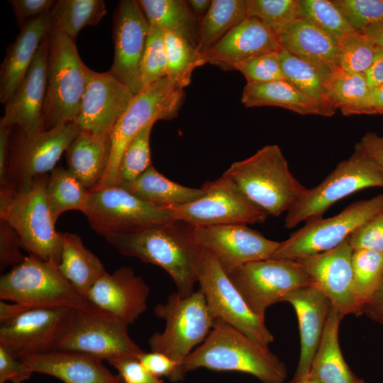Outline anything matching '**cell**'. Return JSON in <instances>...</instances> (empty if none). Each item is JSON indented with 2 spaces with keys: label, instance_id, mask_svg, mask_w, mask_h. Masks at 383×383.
Returning <instances> with one entry per match:
<instances>
[{
  "label": "cell",
  "instance_id": "d590c367",
  "mask_svg": "<svg viewBox=\"0 0 383 383\" xmlns=\"http://www.w3.org/2000/svg\"><path fill=\"white\" fill-rule=\"evenodd\" d=\"M247 18L245 0H212L200 23L197 52L209 51Z\"/></svg>",
  "mask_w": 383,
  "mask_h": 383
},
{
  "label": "cell",
  "instance_id": "03108f58",
  "mask_svg": "<svg viewBox=\"0 0 383 383\" xmlns=\"http://www.w3.org/2000/svg\"><path fill=\"white\" fill-rule=\"evenodd\" d=\"M288 383H317L309 377V376L305 375L301 377H294L293 379Z\"/></svg>",
  "mask_w": 383,
  "mask_h": 383
},
{
  "label": "cell",
  "instance_id": "b9f144b4",
  "mask_svg": "<svg viewBox=\"0 0 383 383\" xmlns=\"http://www.w3.org/2000/svg\"><path fill=\"white\" fill-rule=\"evenodd\" d=\"M248 17L255 18L279 36L302 18L300 0H245Z\"/></svg>",
  "mask_w": 383,
  "mask_h": 383
},
{
  "label": "cell",
  "instance_id": "8fae6325",
  "mask_svg": "<svg viewBox=\"0 0 383 383\" xmlns=\"http://www.w3.org/2000/svg\"><path fill=\"white\" fill-rule=\"evenodd\" d=\"M82 212L91 228L104 238L172 221L167 209L155 206L117 185L90 191Z\"/></svg>",
  "mask_w": 383,
  "mask_h": 383
},
{
  "label": "cell",
  "instance_id": "277c9868",
  "mask_svg": "<svg viewBox=\"0 0 383 383\" xmlns=\"http://www.w3.org/2000/svg\"><path fill=\"white\" fill-rule=\"evenodd\" d=\"M48 175L34 179L28 188L1 187L0 218L16 231L28 255L59 265L62 250L46 196Z\"/></svg>",
  "mask_w": 383,
  "mask_h": 383
},
{
  "label": "cell",
  "instance_id": "ba28073f",
  "mask_svg": "<svg viewBox=\"0 0 383 383\" xmlns=\"http://www.w3.org/2000/svg\"><path fill=\"white\" fill-rule=\"evenodd\" d=\"M154 313L165 321V328L149 338L151 351L168 356L182 368L192 348L206 339L216 320L200 289L187 296L172 293L165 303L155 306Z\"/></svg>",
  "mask_w": 383,
  "mask_h": 383
},
{
  "label": "cell",
  "instance_id": "52a82bcc",
  "mask_svg": "<svg viewBox=\"0 0 383 383\" xmlns=\"http://www.w3.org/2000/svg\"><path fill=\"white\" fill-rule=\"evenodd\" d=\"M184 96V89L167 77L144 87L134 96L109 135V161L104 176L93 190L116 185L120 160L129 143L147 126L175 118Z\"/></svg>",
  "mask_w": 383,
  "mask_h": 383
},
{
  "label": "cell",
  "instance_id": "8992f818",
  "mask_svg": "<svg viewBox=\"0 0 383 383\" xmlns=\"http://www.w3.org/2000/svg\"><path fill=\"white\" fill-rule=\"evenodd\" d=\"M0 299L30 307L101 311L77 291L57 265L33 255L1 277Z\"/></svg>",
  "mask_w": 383,
  "mask_h": 383
},
{
  "label": "cell",
  "instance_id": "11a10c76",
  "mask_svg": "<svg viewBox=\"0 0 383 383\" xmlns=\"http://www.w3.org/2000/svg\"><path fill=\"white\" fill-rule=\"evenodd\" d=\"M57 1L53 0H11L9 3L17 18L20 28L30 21L51 11Z\"/></svg>",
  "mask_w": 383,
  "mask_h": 383
},
{
  "label": "cell",
  "instance_id": "484cf974",
  "mask_svg": "<svg viewBox=\"0 0 383 383\" xmlns=\"http://www.w3.org/2000/svg\"><path fill=\"white\" fill-rule=\"evenodd\" d=\"M33 372L48 374L64 383H123L94 356L72 351L55 350L23 357Z\"/></svg>",
  "mask_w": 383,
  "mask_h": 383
},
{
  "label": "cell",
  "instance_id": "94428289",
  "mask_svg": "<svg viewBox=\"0 0 383 383\" xmlns=\"http://www.w3.org/2000/svg\"><path fill=\"white\" fill-rule=\"evenodd\" d=\"M32 308L30 306L13 302L8 304L5 301H0V323L12 319L27 309Z\"/></svg>",
  "mask_w": 383,
  "mask_h": 383
},
{
  "label": "cell",
  "instance_id": "2e32d148",
  "mask_svg": "<svg viewBox=\"0 0 383 383\" xmlns=\"http://www.w3.org/2000/svg\"><path fill=\"white\" fill-rule=\"evenodd\" d=\"M197 282L216 319H221L262 345L268 347L273 342L265 320L252 312L214 255L204 248Z\"/></svg>",
  "mask_w": 383,
  "mask_h": 383
},
{
  "label": "cell",
  "instance_id": "7c38bea8",
  "mask_svg": "<svg viewBox=\"0 0 383 383\" xmlns=\"http://www.w3.org/2000/svg\"><path fill=\"white\" fill-rule=\"evenodd\" d=\"M227 274L252 312L264 320L269 306L313 283L296 260L287 259L250 262Z\"/></svg>",
  "mask_w": 383,
  "mask_h": 383
},
{
  "label": "cell",
  "instance_id": "680465c9",
  "mask_svg": "<svg viewBox=\"0 0 383 383\" xmlns=\"http://www.w3.org/2000/svg\"><path fill=\"white\" fill-rule=\"evenodd\" d=\"M362 313L372 320L383 325V277L376 292L364 305Z\"/></svg>",
  "mask_w": 383,
  "mask_h": 383
},
{
  "label": "cell",
  "instance_id": "7a4b0ae2",
  "mask_svg": "<svg viewBox=\"0 0 383 383\" xmlns=\"http://www.w3.org/2000/svg\"><path fill=\"white\" fill-rule=\"evenodd\" d=\"M199 368L245 372L262 383H283L287 374L284 364L268 347L219 318L182 365L184 374Z\"/></svg>",
  "mask_w": 383,
  "mask_h": 383
},
{
  "label": "cell",
  "instance_id": "8d00e7d4",
  "mask_svg": "<svg viewBox=\"0 0 383 383\" xmlns=\"http://www.w3.org/2000/svg\"><path fill=\"white\" fill-rule=\"evenodd\" d=\"M279 55L286 79L335 113L327 98V84L333 70L301 59L283 48Z\"/></svg>",
  "mask_w": 383,
  "mask_h": 383
},
{
  "label": "cell",
  "instance_id": "f5cc1de1",
  "mask_svg": "<svg viewBox=\"0 0 383 383\" xmlns=\"http://www.w3.org/2000/svg\"><path fill=\"white\" fill-rule=\"evenodd\" d=\"M110 364L117 370L123 383H163L161 378L152 375L147 370L138 357H123Z\"/></svg>",
  "mask_w": 383,
  "mask_h": 383
},
{
  "label": "cell",
  "instance_id": "e575fe53",
  "mask_svg": "<svg viewBox=\"0 0 383 383\" xmlns=\"http://www.w3.org/2000/svg\"><path fill=\"white\" fill-rule=\"evenodd\" d=\"M327 98L332 107L345 116L376 114L365 74L335 67L328 79Z\"/></svg>",
  "mask_w": 383,
  "mask_h": 383
},
{
  "label": "cell",
  "instance_id": "4316f807",
  "mask_svg": "<svg viewBox=\"0 0 383 383\" xmlns=\"http://www.w3.org/2000/svg\"><path fill=\"white\" fill-rule=\"evenodd\" d=\"M54 8L49 13L21 27L10 45L0 70V101L5 104L26 76L36 52L53 21Z\"/></svg>",
  "mask_w": 383,
  "mask_h": 383
},
{
  "label": "cell",
  "instance_id": "ab89813d",
  "mask_svg": "<svg viewBox=\"0 0 383 383\" xmlns=\"http://www.w3.org/2000/svg\"><path fill=\"white\" fill-rule=\"evenodd\" d=\"M353 293L362 311L383 277V255L374 251H353Z\"/></svg>",
  "mask_w": 383,
  "mask_h": 383
},
{
  "label": "cell",
  "instance_id": "91938a15",
  "mask_svg": "<svg viewBox=\"0 0 383 383\" xmlns=\"http://www.w3.org/2000/svg\"><path fill=\"white\" fill-rule=\"evenodd\" d=\"M365 74L370 87L383 84V48L377 46L373 63Z\"/></svg>",
  "mask_w": 383,
  "mask_h": 383
},
{
  "label": "cell",
  "instance_id": "4fadbf2b",
  "mask_svg": "<svg viewBox=\"0 0 383 383\" xmlns=\"http://www.w3.org/2000/svg\"><path fill=\"white\" fill-rule=\"evenodd\" d=\"M80 131L74 122L31 133L20 131L9 148L7 186L23 189L52 172Z\"/></svg>",
  "mask_w": 383,
  "mask_h": 383
},
{
  "label": "cell",
  "instance_id": "ffe728a7",
  "mask_svg": "<svg viewBox=\"0 0 383 383\" xmlns=\"http://www.w3.org/2000/svg\"><path fill=\"white\" fill-rule=\"evenodd\" d=\"M135 94L109 71L89 69L79 114L74 123L81 131L109 135Z\"/></svg>",
  "mask_w": 383,
  "mask_h": 383
},
{
  "label": "cell",
  "instance_id": "836d02e7",
  "mask_svg": "<svg viewBox=\"0 0 383 383\" xmlns=\"http://www.w3.org/2000/svg\"><path fill=\"white\" fill-rule=\"evenodd\" d=\"M138 3L150 26L179 35L196 49L200 21L184 0H139Z\"/></svg>",
  "mask_w": 383,
  "mask_h": 383
},
{
  "label": "cell",
  "instance_id": "7dc6e473",
  "mask_svg": "<svg viewBox=\"0 0 383 383\" xmlns=\"http://www.w3.org/2000/svg\"><path fill=\"white\" fill-rule=\"evenodd\" d=\"M352 28L365 30L383 23V0H333Z\"/></svg>",
  "mask_w": 383,
  "mask_h": 383
},
{
  "label": "cell",
  "instance_id": "5bb4252c",
  "mask_svg": "<svg viewBox=\"0 0 383 383\" xmlns=\"http://www.w3.org/2000/svg\"><path fill=\"white\" fill-rule=\"evenodd\" d=\"M128 324L103 311L75 310L57 350L78 352L107 360L139 357L143 351L130 337Z\"/></svg>",
  "mask_w": 383,
  "mask_h": 383
},
{
  "label": "cell",
  "instance_id": "f907efd6",
  "mask_svg": "<svg viewBox=\"0 0 383 383\" xmlns=\"http://www.w3.org/2000/svg\"><path fill=\"white\" fill-rule=\"evenodd\" d=\"M22 243L16 231L5 220L0 218V267H13L21 263L25 257Z\"/></svg>",
  "mask_w": 383,
  "mask_h": 383
},
{
  "label": "cell",
  "instance_id": "e7e4bbea",
  "mask_svg": "<svg viewBox=\"0 0 383 383\" xmlns=\"http://www.w3.org/2000/svg\"><path fill=\"white\" fill-rule=\"evenodd\" d=\"M362 33L369 36L377 46L383 48V23Z\"/></svg>",
  "mask_w": 383,
  "mask_h": 383
},
{
  "label": "cell",
  "instance_id": "d6986e66",
  "mask_svg": "<svg viewBox=\"0 0 383 383\" xmlns=\"http://www.w3.org/2000/svg\"><path fill=\"white\" fill-rule=\"evenodd\" d=\"M194 230L198 243L214 255L226 274L246 263L271 258L279 245L247 225L194 226Z\"/></svg>",
  "mask_w": 383,
  "mask_h": 383
},
{
  "label": "cell",
  "instance_id": "9f6ffc18",
  "mask_svg": "<svg viewBox=\"0 0 383 383\" xmlns=\"http://www.w3.org/2000/svg\"><path fill=\"white\" fill-rule=\"evenodd\" d=\"M355 150L372 160L383 174V135L366 133L356 143Z\"/></svg>",
  "mask_w": 383,
  "mask_h": 383
},
{
  "label": "cell",
  "instance_id": "44dd1931",
  "mask_svg": "<svg viewBox=\"0 0 383 383\" xmlns=\"http://www.w3.org/2000/svg\"><path fill=\"white\" fill-rule=\"evenodd\" d=\"M352 255L346 240L332 250L296 260L343 317L362 313L353 293Z\"/></svg>",
  "mask_w": 383,
  "mask_h": 383
},
{
  "label": "cell",
  "instance_id": "f546056e",
  "mask_svg": "<svg viewBox=\"0 0 383 383\" xmlns=\"http://www.w3.org/2000/svg\"><path fill=\"white\" fill-rule=\"evenodd\" d=\"M343 318L332 306L308 374L317 383H364L350 370L340 350L338 331Z\"/></svg>",
  "mask_w": 383,
  "mask_h": 383
},
{
  "label": "cell",
  "instance_id": "60d3db41",
  "mask_svg": "<svg viewBox=\"0 0 383 383\" xmlns=\"http://www.w3.org/2000/svg\"><path fill=\"white\" fill-rule=\"evenodd\" d=\"M165 43L167 77L184 89L190 84L195 68L203 65L201 55L185 39L175 33L165 32Z\"/></svg>",
  "mask_w": 383,
  "mask_h": 383
},
{
  "label": "cell",
  "instance_id": "74e56055",
  "mask_svg": "<svg viewBox=\"0 0 383 383\" xmlns=\"http://www.w3.org/2000/svg\"><path fill=\"white\" fill-rule=\"evenodd\" d=\"M90 191L74 177L67 169L55 168L48 175L46 196L55 222L65 211H82Z\"/></svg>",
  "mask_w": 383,
  "mask_h": 383
},
{
  "label": "cell",
  "instance_id": "9c48e42d",
  "mask_svg": "<svg viewBox=\"0 0 383 383\" xmlns=\"http://www.w3.org/2000/svg\"><path fill=\"white\" fill-rule=\"evenodd\" d=\"M383 188V174L369 158L355 150L317 186L305 194L287 212L284 226L292 228L302 222L322 218L339 200L361 189Z\"/></svg>",
  "mask_w": 383,
  "mask_h": 383
},
{
  "label": "cell",
  "instance_id": "f6af8a7d",
  "mask_svg": "<svg viewBox=\"0 0 383 383\" xmlns=\"http://www.w3.org/2000/svg\"><path fill=\"white\" fill-rule=\"evenodd\" d=\"M302 18L330 35L337 41L354 30L333 2L328 0H300Z\"/></svg>",
  "mask_w": 383,
  "mask_h": 383
},
{
  "label": "cell",
  "instance_id": "816d5d0a",
  "mask_svg": "<svg viewBox=\"0 0 383 383\" xmlns=\"http://www.w3.org/2000/svg\"><path fill=\"white\" fill-rule=\"evenodd\" d=\"M138 358L147 370L158 378L165 377L175 382L183 379L185 374L178 363L162 353L144 352Z\"/></svg>",
  "mask_w": 383,
  "mask_h": 383
},
{
  "label": "cell",
  "instance_id": "30bf717a",
  "mask_svg": "<svg viewBox=\"0 0 383 383\" xmlns=\"http://www.w3.org/2000/svg\"><path fill=\"white\" fill-rule=\"evenodd\" d=\"M383 211V193L355 201L338 214L306 222L282 242L271 258L296 260L332 250L362 224Z\"/></svg>",
  "mask_w": 383,
  "mask_h": 383
},
{
  "label": "cell",
  "instance_id": "7bdbcfd3",
  "mask_svg": "<svg viewBox=\"0 0 383 383\" xmlns=\"http://www.w3.org/2000/svg\"><path fill=\"white\" fill-rule=\"evenodd\" d=\"M337 62L350 72L365 74L373 63L377 45L362 32L353 30L338 40Z\"/></svg>",
  "mask_w": 383,
  "mask_h": 383
},
{
  "label": "cell",
  "instance_id": "ee69618b",
  "mask_svg": "<svg viewBox=\"0 0 383 383\" xmlns=\"http://www.w3.org/2000/svg\"><path fill=\"white\" fill-rule=\"evenodd\" d=\"M153 125L143 128L125 149L118 169L116 185L134 181L152 165L150 138Z\"/></svg>",
  "mask_w": 383,
  "mask_h": 383
},
{
  "label": "cell",
  "instance_id": "e0dca14e",
  "mask_svg": "<svg viewBox=\"0 0 383 383\" xmlns=\"http://www.w3.org/2000/svg\"><path fill=\"white\" fill-rule=\"evenodd\" d=\"M75 309L32 307L0 323V345L18 359L57 350Z\"/></svg>",
  "mask_w": 383,
  "mask_h": 383
},
{
  "label": "cell",
  "instance_id": "9a60e30c",
  "mask_svg": "<svg viewBox=\"0 0 383 383\" xmlns=\"http://www.w3.org/2000/svg\"><path fill=\"white\" fill-rule=\"evenodd\" d=\"M204 193L196 200L167 209L172 220L194 226L263 223L268 214L252 203L226 176L223 174L202 186Z\"/></svg>",
  "mask_w": 383,
  "mask_h": 383
},
{
  "label": "cell",
  "instance_id": "6da1fadb",
  "mask_svg": "<svg viewBox=\"0 0 383 383\" xmlns=\"http://www.w3.org/2000/svg\"><path fill=\"white\" fill-rule=\"evenodd\" d=\"M194 226L172 220L142 231L105 238L122 255L162 268L173 279L182 296L193 293L203 248Z\"/></svg>",
  "mask_w": 383,
  "mask_h": 383
},
{
  "label": "cell",
  "instance_id": "1f68e13d",
  "mask_svg": "<svg viewBox=\"0 0 383 383\" xmlns=\"http://www.w3.org/2000/svg\"><path fill=\"white\" fill-rule=\"evenodd\" d=\"M62 243L57 267L62 274L87 299L93 285L106 272L100 260L87 249L78 235L60 233Z\"/></svg>",
  "mask_w": 383,
  "mask_h": 383
},
{
  "label": "cell",
  "instance_id": "be15d7a7",
  "mask_svg": "<svg viewBox=\"0 0 383 383\" xmlns=\"http://www.w3.org/2000/svg\"><path fill=\"white\" fill-rule=\"evenodd\" d=\"M211 1L209 0H189L188 3L192 9L193 12L198 18V19L201 21L204 16L206 14L210 6Z\"/></svg>",
  "mask_w": 383,
  "mask_h": 383
},
{
  "label": "cell",
  "instance_id": "83f0119b",
  "mask_svg": "<svg viewBox=\"0 0 383 383\" xmlns=\"http://www.w3.org/2000/svg\"><path fill=\"white\" fill-rule=\"evenodd\" d=\"M241 102L246 107L277 106L301 115L331 116L335 113L287 79L246 83Z\"/></svg>",
  "mask_w": 383,
  "mask_h": 383
},
{
  "label": "cell",
  "instance_id": "3957f363",
  "mask_svg": "<svg viewBox=\"0 0 383 383\" xmlns=\"http://www.w3.org/2000/svg\"><path fill=\"white\" fill-rule=\"evenodd\" d=\"M255 205L268 215L290 210L308 188L292 174L277 145H267L233 162L223 173Z\"/></svg>",
  "mask_w": 383,
  "mask_h": 383
},
{
  "label": "cell",
  "instance_id": "7402d4cb",
  "mask_svg": "<svg viewBox=\"0 0 383 383\" xmlns=\"http://www.w3.org/2000/svg\"><path fill=\"white\" fill-rule=\"evenodd\" d=\"M48 34L41 42L21 84L4 104L0 123L31 133L44 130V104L47 91Z\"/></svg>",
  "mask_w": 383,
  "mask_h": 383
},
{
  "label": "cell",
  "instance_id": "db71d44e",
  "mask_svg": "<svg viewBox=\"0 0 383 383\" xmlns=\"http://www.w3.org/2000/svg\"><path fill=\"white\" fill-rule=\"evenodd\" d=\"M33 373L22 360L13 357L0 345V383H21L28 379Z\"/></svg>",
  "mask_w": 383,
  "mask_h": 383
},
{
  "label": "cell",
  "instance_id": "f1b7e54d",
  "mask_svg": "<svg viewBox=\"0 0 383 383\" xmlns=\"http://www.w3.org/2000/svg\"><path fill=\"white\" fill-rule=\"evenodd\" d=\"M65 152L67 170L91 191L106 170L111 154L110 137L80 131Z\"/></svg>",
  "mask_w": 383,
  "mask_h": 383
},
{
  "label": "cell",
  "instance_id": "6f0895ef",
  "mask_svg": "<svg viewBox=\"0 0 383 383\" xmlns=\"http://www.w3.org/2000/svg\"><path fill=\"white\" fill-rule=\"evenodd\" d=\"M12 127L0 123V184L7 186V167L9 155V136Z\"/></svg>",
  "mask_w": 383,
  "mask_h": 383
},
{
  "label": "cell",
  "instance_id": "c3c4849f",
  "mask_svg": "<svg viewBox=\"0 0 383 383\" xmlns=\"http://www.w3.org/2000/svg\"><path fill=\"white\" fill-rule=\"evenodd\" d=\"M279 52L250 58L237 65L247 83H265L286 79L282 69Z\"/></svg>",
  "mask_w": 383,
  "mask_h": 383
},
{
  "label": "cell",
  "instance_id": "bcb514c9",
  "mask_svg": "<svg viewBox=\"0 0 383 383\" xmlns=\"http://www.w3.org/2000/svg\"><path fill=\"white\" fill-rule=\"evenodd\" d=\"M141 75L143 88L167 77L165 32L157 26H150L142 60Z\"/></svg>",
  "mask_w": 383,
  "mask_h": 383
},
{
  "label": "cell",
  "instance_id": "d6a6232c",
  "mask_svg": "<svg viewBox=\"0 0 383 383\" xmlns=\"http://www.w3.org/2000/svg\"><path fill=\"white\" fill-rule=\"evenodd\" d=\"M120 186L142 200L164 209L189 204L204 193L201 187L190 188L170 180L152 165L134 181Z\"/></svg>",
  "mask_w": 383,
  "mask_h": 383
},
{
  "label": "cell",
  "instance_id": "6125c7cd",
  "mask_svg": "<svg viewBox=\"0 0 383 383\" xmlns=\"http://www.w3.org/2000/svg\"><path fill=\"white\" fill-rule=\"evenodd\" d=\"M370 91L376 113L383 115V84L370 87Z\"/></svg>",
  "mask_w": 383,
  "mask_h": 383
},
{
  "label": "cell",
  "instance_id": "5b68a950",
  "mask_svg": "<svg viewBox=\"0 0 383 383\" xmlns=\"http://www.w3.org/2000/svg\"><path fill=\"white\" fill-rule=\"evenodd\" d=\"M48 38L44 130L76 121L89 70L78 54L75 41L53 23Z\"/></svg>",
  "mask_w": 383,
  "mask_h": 383
},
{
  "label": "cell",
  "instance_id": "d4e9b609",
  "mask_svg": "<svg viewBox=\"0 0 383 383\" xmlns=\"http://www.w3.org/2000/svg\"><path fill=\"white\" fill-rule=\"evenodd\" d=\"M283 301L292 304L299 323L300 355L294 377L305 376L321 343L332 304L314 283L289 292Z\"/></svg>",
  "mask_w": 383,
  "mask_h": 383
},
{
  "label": "cell",
  "instance_id": "ac0fdd59",
  "mask_svg": "<svg viewBox=\"0 0 383 383\" xmlns=\"http://www.w3.org/2000/svg\"><path fill=\"white\" fill-rule=\"evenodd\" d=\"M150 25L138 1H120L113 15L114 58L109 71L135 95L143 89L141 65Z\"/></svg>",
  "mask_w": 383,
  "mask_h": 383
},
{
  "label": "cell",
  "instance_id": "603a6c76",
  "mask_svg": "<svg viewBox=\"0 0 383 383\" xmlns=\"http://www.w3.org/2000/svg\"><path fill=\"white\" fill-rule=\"evenodd\" d=\"M149 294L143 277L122 266L111 274L106 272L91 288L87 300L130 325L145 311Z\"/></svg>",
  "mask_w": 383,
  "mask_h": 383
},
{
  "label": "cell",
  "instance_id": "4dcf8cb0",
  "mask_svg": "<svg viewBox=\"0 0 383 383\" xmlns=\"http://www.w3.org/2000/svg\"><path fill=\"white\" fill-rule=\"evenodd\" d=\"M279 38L282 48L294 55L330 70L338 67V41L305 18Z\"/></svg>",
  "mask_w": 383,
  "mask_h": 383
},
{
  "label": "cell",
  "instance_id": "681fc988",
  "mask_svg": "<svg viewBox=\"0 0 383 383\" xmlns=\"http://www.w3.org/2000/svg\"><path fill=\"white\" fill-rule=\"evenodd\" d=\"M353 250H366L383 255V211L366 221L348 238Z\"/></svg>",
  "mask_w": 383,
  "mask_h": 383
},
{
  "label": "cell",
  "instance_id": "f35d334b",
  "mask_svg": "<svg viewBox=\"0 0 383 383\" xmlns=\"http://www.w3.org/2000/svg\"><path fill=\"white\" fill-rule=\"evenodd\" d=\"M106 12L103 0H60L54 7L52 23L75 41L82 28L99 24Z\"/></svg>",
  "mask_w": 383,
  "mask_h": 383
},
{
  "label": "cell",
  "instance_id": "cb8c5ba5",
  "mask_svg": "<svg viewBox=\"0 0 383 383\" xmlns=\"http://www.w3.org/2000/svg\"><path fill=\"white\" fill-rule=\"evenodd\" d=\"M282 50L277 34L258 19L248 17L201 57L203 65L209 63L222 70L231 71L250 58Z\"/></svg>",
  "mask_w": 383,
  "mask_h": 383
}]
</instances>
